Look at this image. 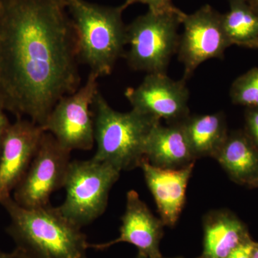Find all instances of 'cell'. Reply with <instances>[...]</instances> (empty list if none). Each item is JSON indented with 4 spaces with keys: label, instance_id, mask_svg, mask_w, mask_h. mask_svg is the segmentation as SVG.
<instances>
[{
    "label": "cell",
    "instance_id": "obj_9",
    "mask_svg": "<svg viewBox=\"0 0 258 258\" xmlns=\"http://www.w3.org/2000/svg\"><path fill=\"white\" fill-rule=\"evenodd\" d=\"M222 15L205 5L191 14L184 13L178 58L184 66L183 79L187 81L205 61L222 58L231 44L222 25Z\"/></svg>",
    "mask_w": 258,
    "mask_h": 258
},
{
    "label": "cell",
    "instance_id": "obj_18",
    "mask_svg": "<svg viewBox=\"0 0 258 258\" xmlns=\"http://www.w3.org/2000/svg\"><path fill=\"white\" fill-rule=\"evenodd\" d=\"M222 19L231 45L257 46L258 12L250 3L246 0H230V10Z\"/></svg>",
    "mask_w": 258,
    "mask_h": 258
},
{
    "label": "cell",
    "instance_id": "obj_28",
    "mask_svg": "<svg viewBox=\"0 0 258 258\" xmlns=\"http://www.w3.org/2000/svg\"><path fill=\"white\" fill-rule=\"evenodd\" d=\"M136 258H149V257H143V256H140V255H138L137 256V257ZM159 258H163L162 257H159ZM176 258H181V257H176Z\"/></svg>",
    "mask_w": 258,
    "mask_h": 258
},
{
    "label": "cell",
    "instance_id": "obj_29",
    "mask_svg": "<svg viewBox=\"0 0 258 258\" xmlns=\"http://www.w3.org/2000/svg\"><path fill=\"white\" fill-rule=\"evenodd\" d=\"M257 46L258 47V42H257Z\"/></svg>",
    "mask_w": 258,
    "mask_h": 258
},
{
    "label": "cell",
    "instance_id": "obj_20",
    "mask_svg": "<svg viewBox=\"0 0 258 258\" xmlns=\"http://www.w3.org/2000/svg\"><path fill=\"white\" fill-rule=\"evenodd\" d=\"M136 3L147 5L149 11L153 13H171L179 10L173 5L172 0H125L121 7L125 10L129 6Z\"/></svg>",
    "mask_w": 258,
    "mask_h": 258
},
{
    "label": "cell",
    "instance_id": "obj_23",
    "mask_svg": "<svg viewBox=\"0 0 258 258\" xmlns=\"http://www.w3.org/2000/svg\"><path fill=\"white\" fill-rule=\"evenodd\" d=\"M5 111H6L0 101V152H1L2 145H3L5 134L11 124Z\"/></svg>",
    "mask_w": 258,
    "mask_h": 258
},
{
    "label": "cell",
    "instance_id": "obj_30",
    "mask_svg": "<svg viewBox=\"0 0 258 258\" xmlns=\"http://www.w3.org/2000/svg\"><path fill=\"white\" fill-rule=\"evenodd\" d=\"M252 258H253V257H252Z\"/></svg>",
    "mask_w": 258,
    "mask_h": 258
},
{
    "label": "cell",
    "instance_id": "obj_8",
    "mask_svg": "<svg viewBox=\"0 0 258 258\" xmlns=\"http://www.w3.org/2000/svg\"><path fill=\"white\" fill-rule=\"evenodd\" d=\"M71 154L52 134L44 132L26 174L13 191L15 201L26 209L50 205L51 195L64 187Z\"/></svg>",
    "mask_w": 258,
    "mask_h": 258
},
{
    "label": "cell",
    "instance_id": "obj_14",
    "mask_svg": "<svg viewBox=\"0 0 258 258\" xmlns=\"http://www.w3.org/2000/svg\"><path fill=\"white\" fill-rule=\"evenodd\" d=\"M144 157L152 166L172 169L184 167L196 159L181 122L154 125L148 137Z\"/></svg>",
    "mask_w": 258,
    "mask_h": 258
},
{
    "label": "cell",
    "instance_id": "obj_1",
    "mask_svg": "<svg viewBox=\"0 0 258 258\" xmlns=\"http://www.w3.org/2000/svg\"><path fill=\"white\" fill-rule=\"evenodd\" d=\"M77 42L66 0H0V101L42 126L79 90Z\"/></svg>",
    "mask_w": 258,
    "mask_h": 258
},
{
    "label": "cell",
    "instance_id": "obj_4",
    "mask_svg": "<svg viewBox=\"0 0 258 258\" xmlns=\"http://www.w3.org/2000/svg\"><path fill=\"white\" fill-rule=\"evenodd\" d=\"M92 108L96 144L93 159L120 171L140 167L145 159L148 137L160 121L134 109L126 113L115 111L99 91Z\"/></svg>",
    "mask_w": 258,
    "mask_h": 258
},
{
    "label": "cell",
    "instance_id": "obj_12",
    "mask_svg": "<svg viewBox=\"0 0 258 258\" xmlns=\"http://www.w3.org/2000/svg\"><path fill=\"white\" fill-rule=\"evenodd\" d=\"M121 221L118 238L104 243H89V248L103 250L115 244L128 242L138 249V255L149 258L161 257L159 244L164 223L154 217L134 190L127 193L125 210Z\"/></svg>",
    "mask_w": 258,
    "mask_h": 258
},
{
    "label": "cell",
    "instance_id": "obj_19",
    "mask_svg": "<svg viewBox=\"0 0 258 258\" xmlns=\"http://www.w3.org/2000/svg\"><path fill=\"white\" fill-rule=\"evenodd\" d=\"M230 97L235 104L258 108V69L250 70L235 80Z\"/></svg>",
    "mask_w": 258,
    "mask_h": 258
},
{
    "label": "cell",
    "instance_id": "obj_3",
    "mask_svg": "<svg viewBox=\"0 0 258 258\" xmlns=\"http://www.w3.org/2000/svg\"><path fill=\"white\" fill-rule=\"evenodd\" d=\"M76 32L79 61L89 66L98 77L111 74L115 62L125 55L126 26L124 10L86 0H66Z\"/></svg>",
    "mask_w": 258,
    "mask_h": 258
},
{
    "label": "cell",
    "instance_id": "obj_17",
    "mask_svg": "<svg viewBox=\"0 0 258 258\" xmlns=\"http://www.w3.org/2000/svg\"><path fill=\"white\" fill-rule=\"evenodd\" d=\"M232 177L252 181L258 175V156L252 144L240 135L227 137L215 156Z\"/></svg>",
    "mask_w": 258,
    "mask_h": 258
},
{
    "label": "cell",
    "instance_id": "obj_26",
    "mask_svg": "<svg viewBox=\"0 0 258 258\" xmlns=\"http://www.w3.org/2000/svg\"><path fill=\"white\" fill-rule=\"evenodd\" d=\"M250 4L252 5V7L257 10L258 12V0H252V2H251Z\"/></svg>",
    "mask_w": 258,
    "mask_h": 258
},
{
    "label": "cell",
    "instance_id": "obj_24",
    "mask_svg": "<svg viewBox=\"0 0 258 258\" xmlns=\"http://www.w3.org/2000/svg\"><path fill=\"white\" fill-rule=\"evenodd\" d=\"M0 258H29L23 252L15 249L13 252H6L0 250Z\"/></svg>",
    "mask_w": 258,
    "mask_h": 258
},
{
    "label": "cell",
    "instance_id": "obj_15",
    "mask_svg": "<svg viewBox=\"0 0 258 258\" xmlns=\"http://www.w3.org/2000/svg\"><path fill=\"white\" fill-rule=\"evenodd\" d=\"M204 231L201 258H227L234 249L249 239L244 225L228 212L210 214L205 219Z\"/></svg>",
    "mask_w": 258,
    "mask_h": 258
},
{
    "label": "cell",
    "instance_id": "obj_6",
    "mask_svg": "<svg viewBox=\"0 0 258 258\" xmlns=\"http://www.w3.org/2000/svg\"><path fill=\"white\" fill-rule=\"evenodd\" d=\"M120 174L114 166L93 158L71 161L64 184L66 199L57 208L80 228L90 225L106 211L110 191Z\"/></svg>",
    "mask_w": 258,
    "mask_h": 258
},
{
    "label": "cell",
    "instance_id": "obj_11",
    "mask_svg": "<svg viewBox=\"0 0 258 258\" xmlns=\"http://www.w3.org/2000/svg\"><path fill=\"white\" fill-rule=\"evenodd\" d=\"M44 132L26 118H17L10 124L0 152V203L12 197L26 174Z\"/></svg>",
    "mask_w": 258,
    "mask_h": 258
},
{
    "label": "cell",
    "instance_id": "obj_25",
    "mask_svg": "<svg viewBox=\"0 0 258 258\" xmlns=\"http://www.w3.org/2000/svg\"><path fill=\"white\" fill-rule=\"evenodd\" d=\"M252 257L253 258H258V244L254 243L253 251H252Z\"/></svg>",
    "mask_w": 258,
    "mask_h": 258
},
{
    "label": "cell",
    "instance_id": "obj_21",
    "mask_svg": "<svg viewBox=\"0 0 258 258\" xmlns=\"http://www.w3.org/2000/svg\"><path fill=\"white\" fill-rule=\"evenodd\" d=\"M254 243L249 239L234 249L227 258H252Z\"/></svg>",
    "mask_w": 258,
    "mask_h": 258
},
{
    "label": "cell",
    "instance_id": "obj_10",
    "mask_svg": "<svg viewBox=\"0 0 258 258\" xmlns=\"http://www.w3.org/2000/svg\"><path fill=\"white\" fill-rule=\"evenodd\" d=\"M125 97L132 109L169 124L181 123L189 115L186 81H174L166 74H147L138 87L125 91Z\"/></svg>",
    "mask_w": 258,
    "mask_h": 258
},
{
    "label": "cell",
    "instance_id": "obj_2",
    "mask_svg": "<svg viewBox=\"0 0 258 258\" xmlns=\"http://www.w3.org/2000/svg\"><path fill=\"white\" fill-rule=\"evenodd\" d=\"M0 205L10 218L7 233L29 258H88L87 237L57 207L26 209L13 197Z\"/></svg>",
    "mask_w": 258,
    "mask_h": 258
},
{
    "label": "cell",
    "instance_id": "obj_27",
    "mask_svg": "<svg viewBox=\"0 0 258 258\" xmlns=\"http://www.w3.org/2000/svg\"><path fill=\"white\" fill-rule=\"evenodd\" d=\"M250 184L256 185V186H258V175L256 176L255 178L252 181H251Z\"/></svg>",
    "mask_w": 258,
    "mask_h": 258
},
{
    "label": "cell",
    "instance_id": "obj_16",
    "mask_svg": "<svg viewBox=\"0 0 258 258\" xmlns=\"http://www.w3.org/2000/svg\"><path fill=\"white\" fill-rule=\"evenodd\" d=\"M181 124L196 159L208 156L215 157L228 137L221 113L189 115Z\"/></svg>",
    "mask_w": 258,
    "mask_h": 258
},
{
    "label": "cell",
    "instance_id": "obj_22",
    "mask_svg": "<svg viewBox=\"0 0 258 258\" xmlns=\"http://www.w3.org/2000/svg\"><path fill=\"white\" fill-rule=\"evenodd\" d=\"M247 123V128L252 140L258 146V108H252V110L248 112Z\"/></svg>",
    "mask_w": 258,
    "mask_h": 258
},
{
    "label": "cell",
    "instance_id": "obj_5",
    "mask_svg": "<svg viewBox=\"0 0 258 258\" xmlns=\"http://www.w3.org/2000/svg\"><path fill=\"white\" fill-rule=\"evenodd\" d=\"M184 12L140 15L126 26L124 57L131 69L147 74H166L171 57L177 52Z\"/></svg>",
    "mask_w": 258,
    "mask_h": 258
},
{
    "label": "cell",
    "instance_id": "obj_13",
    "mask_svg": "<svg viewBox=\"0 0 258 258\" xmlns=\"http://www.w3.org/2000/svg\"><path fill=\"white\" fill-rule=\"evenodd\" d=\"M195 163L180 169L156 167L144 159L140 168L164 225H175L186 200V186Z\"/></svg>",
    "mask_w": 258,
    "mask_h": 258
},
{
    "label": "cell",
    "instance_id": "obj_7",
    "mask_svg": "<svg viewBox=\"0 0 258 258\" xmlns=\"http://www.w3.org/2000/svg\"><path fill=\"white\" fill-rule=\"evenodd\" d=\"M98 78L90 72L84 86L57 101L42 126L70 152L89 151L94 147V119L91 108L99 91Z\"/></svg>",
    "mask_w": 258,
    "mask_h": 258
}]
</instances>
